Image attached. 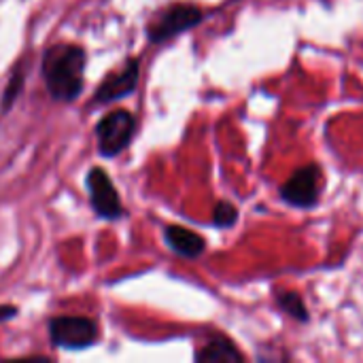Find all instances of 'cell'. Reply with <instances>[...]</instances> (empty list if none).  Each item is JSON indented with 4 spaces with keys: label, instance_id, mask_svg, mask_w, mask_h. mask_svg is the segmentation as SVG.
Wrapping results in <instances>:
<instances>
[{
    "label": "cell",
    "instance_id": "6da1fadb",
    "mask_svg": "<svg viewBox=\"0 0 363 363\" xmlns=\"http://www.w3.org/2000/svg\"><path fill=\"white\" fill-rule=\"evenodd\" d=\"M85 51L79 45L57 43L43 53V79L49 96L57 102H72L83 91Z\"/></svg>",
    "mask_w": 363,
    "mask_h": 363
},
{
    "label": "cell",
    "instance_id": "7a4b0ae2",
    "mask_svg": "<svg viewBox=\"0 0 363 363\" xmlns=\"http://www.w3.org/2000/svg\"><path fill=\"white\" fill-rule=\"evenodd\" d=\"M323 185H325L323 168L319 164H306L298 168L281 185V200L300 211L315 208L321 200Z\"/></svg>",
    "mask_w": 363,
    "mask_h": 363
},
{
    "label": "cell",
    "instance_id": "3957f363",
    "mask_svg": "<svg viewBox=\"0 0 363 363\" xmlns=\"http://www.w3.org/2000/svg\"><path fill=\"white\" fill-rule=\"evenodd\" d=\"M204 13L196 4H170L147 23V38L155 45L166 43L202 21Z\"/></svg>",
    "mask_w": 363,
    "mask_h": 363
},
{
    "label": "cell",
    "instance_id": "277c9868",
    "mask_svg": "<svg viewBox=\"0 0 363 363\" xmlns=\"http://www.w3.org/2000/svg\"><path fill=\"white\" fill-rule=\"evenodd\" d=\"M136 132V119L130 111L117 108L106 113L96 125L98 151L102 157H115L128 149Z\"/></svg>",
    "mask_w": 363,
    "mask_h": 363
},
{
    "label": "cell",
    "instance_id": "5b68a950",
    "mask_svg": "<svg viewBox=\"0 0 363 363\" xmlns=\"http://www.w3.org/2000/svg\"><path fill=\"white\" fill-rule=\"evenodd\" d=\"M49 340L57 349L66 351H83L96 345L98 325L89 317H53L47 323Z\"/></svg>",
    "mask_w": 363,
    "mask_h": 363
},
{
    "label": "cell",
    "instance_id": "8992f818",
    "mask_svg": "<svg viewBox=\"0 0 363 363\" xmlns=\"http://www.w3.org/2000/svg\"><path fill=\"white\" fill-rule=\"evenodd\" d=\"M85 187L89 191V204L98 217L106 221H117L123 217L121 198L104 168H91L85 179Z\"/></svg>",
    "mask_w": 363,
    "mask_h": 363
},
{
    "label": "cell",
    "instance_id": "52a82bcc",
    "mask_svg": "<svg viewBox=\"0 0 363 363\" xmlns=\"http://www.w3.org/2000/svg\"><path fill=\"white\" fill-rule=\"evenodd\" d=\"M138 72H140L138 60H134V57L125 60L119 70L111 72L104 79V83L98 85V89L94 94V102L111 104L115 100H121V98L130 96L138 85Z\"/></svg>",
    "mask_w": 363,
    "mask_h": 363
},
{
    "label": "cell",
    "instance_id": "ba28073f",
    "mask_svg": "<svg viewBox=\"0 0 363 363\" xmlns=\"http://www.w3.org/2000/svg\"><path fill=\"white\" fill-rule=\"evenodd\" d=\"M164 240L177 255L185 259H198L206 251V240L198 232L187 230L183 225L164 228Z\"/></svg>",
    "mask_w": 363,
    "mask_h": 363
},
{
    "label": "cell",
    "instance_id": "9c48e42d",
    "mask_svg": "<svg viewBox=\"0 0 363 363\" xmlns=\"http://www.w3.org/2000/svg\"><path fill=\"white\" fill-rule=\"evenodd\" d=\"M245 355L238 351V347L223 334H215L211 336V340H206V345L196 353V362L204 363H234L242 362Z\"/></svg>",
    "mask_w": 363,
    "mask_h": 363
},
{
    "label": "cell",
    "instance_id": "30bf717a",
    "mask_svg": "<svg viewBox=\"0 0 363 363\" xmlns=\"http://www.w3.org/2000/svg\"><path fill=\"white\" fill-rule=\"evenodd\" d=\"M277 304L287 317H291V319H296L300 323H308L311 315H308L306 302H304V298L300 294H296V291H279L277 294Z\"/></svg>",
    "mask_w": 363,
    "mask_h": 363
},
{
    "label": "cell",
    "instance_id": "8fae6325",
    "mask_svg": "<svg viewBox=\"0 0 363 363\" xmlns=\"http://www.w3.org/2000/svg\"><path fill=\"white\" fill-rule=\"evenodd\" d=\"M236 221H238V208L228 200H219L213 208V223L217 228H234Z\"/></svg>",
    "mask_w": 363,
    "mask_h": 363
},
{
    "label": "cell",
    "instance_id": "7c38bea8",
    "mask_svg": "<svg viewBox=\"0 0 363 363\" xmlns=\"http://www.w3.org/2000/svg\"><path fill=\"white\" fill-rule=\"evenodd\" d=\"M21 83H23V74L21 72H15L13 79H11V85L6 87V94H4V100H2V108L9 111L11 102L15 96H19V89H21Z\"/></svg>",
    "mask_w": 363,
    "mask_h": 363
},
{
    "label": "cell",
    "instance_id": "4fadbf2b",
    "mask_svg": "<svg viewBox=\"0 0 363 363\" xmlns=\"http://www.w3.org/2000/svg\"><path fill=\"white\" fill-rule=\"evenodd\" d=\"M13 317H17V308L15 306H0V323L11 321Z\"/></svg>",
    "mask_w": 363,
    "mask_h": 363
}]
</instances>
